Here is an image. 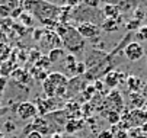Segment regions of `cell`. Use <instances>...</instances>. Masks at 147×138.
I'll return each mask as SVG.
<instances>
[{"mask_svg": "<svg viewBox=\"0 0 147 138\" xmlns=\"http://www.w3.org/2000/svg\"><path fill=\"white\" fill-rule=\"evenodd\" d=\"M55 33L61 39V48L67 51V54H80L85 48V39L79 33L76 26L70 23H58L55 26Z\"/></svg>", "mask_w": 147, "mask_h": 138, "instance_id": "cell-1", "label": "cell"}, {"mask_svg": "<svg viewBox=\"0 0 147 138\" xmlns=\"http://www.w3.org/2000/svg\"><path fill=\"white\" fill-rule=\"evenodd\" d=\"M34 17H36L39 23L45 26L44 29H47L48 26H51L50 29L54 31L55 26L58 25V15H60V6L47 2V0H36L32 10Z\"/></svg>", "mask_w": 147, "mask_h": 138, "instance_id": "cell-2", "label": "cell"}, {"mask_svg": "<svg viewBox=\"0 0 147 138\" xmlns=\"http://www.w3.org/2000/svg\"><path fill=\"white\" fill-rule=\"evenodd\" d=\"M16 115L20 118L22 121L25 122H29L31 119H35L38 116V109H36V105L34 102H29V100H25V102H20L16 108Z\"/></svg>", "mask_w": 147, "mask_h": 138, "instance_id": "cell-3", "label": "cell"}, {"mask_svg": "<svg viewBox=\"0 0 147 138\" xmlns=\"http://www.w3.org/2000/svg\"><path fill=\"white\" fill-rule=\"evenodd\" d=\"M76 29L83 36V39H95L96 41L100 33V26L95 22H80Z\"/></svg>", "mask_w": 147, "mask_h": 138, "instance_id": "cell-4", "label": "cell"}, {"mask_svg": "<svg viewBox=\"0 0 147 138\" xmlns=\"http://www.w3.org/2000/svg\"><path fill=\"white\" fill-rule=\"evenodd\" d=\"M124 54L127 57V60L131 61V63H136V61H140L141 58L144 57V48L140 42L134 41V42H130L124 50Z\"/></svg>", "mask_w": 147, "mask_h": 138, "instance_id": "cell-5", "label": "cell"}, {"mask_svg": "<svg viewBox=\"0 0 147 138\" xmlns=\"http://www.w3.org/2000/svg\"><path fill=\"white\" fill-rule=\"evenodd\" d=\"M107 103L111 105V109H109V111H115V112L119 113V111H121L122 106H124V100H122V97H121L119 92L114 90V92L107 97Z\"/></svg>", "mask_w": 147, "mask_h": 138, "instance_id": "cell-6", "label": "cell"}, {"mask_svg": "<svg viewBox=\"0 0 147 138\" xmlns=\"http://www.w3.org/2000/svg\"><path fill=\"white\" fill-rule=\"evenodd\" d=\"M121 23H122V16H118L117 19H103V22L99 26L100 29L107 32H114V31H118Z\"/></svg>", "mask_w": 147, "mask_h": 138, "instance_id": "cell-7", "label": "cell"}, {"mask_svg": "<svg viewBox=\"0 0 147 138\" xmlns=\"http://www.w3.org/2000/svg\"><path fill=\"white\" fill-rule=\"evenodd\" d=\"M61 66H63V68H64V71L66 73H69V74H76V66H77V60H76V57L73 55V54H67L66 57H64V60H63L61 63H60Z\"/></svg>", "mask_w": 147, "mask_h": 138, "instance_id": "cell-8", "label": "cell"}, {"mask_svg": "<svg viewBox=\"0 0 147 138\" xmlns=\"http://www.w3.org/2000/svg\"><path fill=\"white\" fill-rule=\"evenodd\" d=\"M100 13L103 15V19H117L118 16H121V12L118 10V7L109 3H103Z\"/></svg>", "mask_w": 147, "mask_h": 138, "instance_id": "cell-9", "label": "cell"}, {"mask_svg": "<svg viewBox=\"0 0 147 138\" xmlns=\"http://www.w3.org/2000/svg\"><path fill=\"white\" fill-rule=\"evenodd\" d=\"M66 55H67V52L63 48H54V50L48 51L47 57H48V60H50L51 64H58V63H61L63 60H64Z\"/></svg>", "mask_w": 147, "mask_h": 138, "instance_id": "cell-10", "label": "cell"}, {"mask_svg": "<svg viewBox=\"0 0 147 138\" xmlns=\"http://www.w3.org/2000/svg\"><path fill=\"white\" fill-rule=\"evenodd\" d=\"M12 78L13 80H16L19 84H24V83H28L31 80V74L28 71H25L24 68H16L12 71Z\"/></svg>", "mask_w": 147, "mask_h": 138, "instance_id": "cell-11", "label": "cell"}, {"mask_svg": "<svg viewBox=\"0 0 147 138\" xmlns=\"http://www.w3.org/2000/svg\"><path fill=\"white\" fill-rule=\"evenodd\" d=\"M102 3H109L118 7V10L122 12H128L133 7V2L131 0H102Z\"/></svg>", "mask_w": 147, "mask_h": 138, "instance_id": "cell-12", "label": "cell"}, {"mask_svg": "<svg viewBox=\"0 0 147 138\" xmlns=\"http://www.w3.org/2000/svg\"><path fill=\"white\" fill-rule=\"evenodd\" d=\"M83 125H85L83 119H67V122L64 125V129L69 134H74V132H79L83 128Z\"/></svg>", "mask_w": 147, "mask_h": 138, "instance_id": "cell-13", "label": "cell"}, {"mask_svg": "<svg viewBox=\"0 0 147 138\" xmlns=\"http://www.w3.org/2000/svg\"><path fill=\"white\" fill-rule=\"evenodd\" d=\"M127 84H128V89H130V90L137 92V90L141 87V80H140L138 77H136V76H130L128 80H127Z\"/></svg>", "mask_w": 147, "mask_h": 138, "instance_id": "cell-14", "label": "cell"}, {"mask_svg": "<svg viewBox=\"0 0 147 138\" xmlns=\"http://www.w3.org/2000/svg\"><path fill=\"white\" fill-rule=\"evenodd\" d=\"M118 78H119V73H108L107 77H105V82H107V84L109 87H115L118 84Z\"/></svg>", "mask_w": 147, "mask_h": 138, "instance_id": "cell-15", "label": "cell"}, {"mask_svg": "<svg viewBox=\"0 0 147 138\" xmlns=\"http://www.w3.org/2000/svg\"><path fill=\"white\" fill-rule=\"evenodd\" d=\"M19 19H20V22H22V25H25L26 28L34 25V16L29 12H22V15L19 16Z\"/></svg>", "mask_w": 147, "mask_h": 138, "instance_id": "cell-16", "label": "cell"}, {"mask_svg": "<svg viewBox=\"0 0 147 138\" xmlns=\"http://www.w3.org/2000/svg\"><path fill=\"white\" fill-rule=\"evenodd\" d=\"M103 116L107 118L108 122H111L112 125L118 124V122H119V119H121V116H119V113H118V112H115V111H109V109H108V112H107V113H103Z\"/></svg>", "mask_w": 147, "mask_h": 138, "instance_id": "cell-17", "label": "cell"}, {"mask_svg": "<svg viewBox=\"0 0 147 138\" xmlns=\"http://www.w3.org/2000/svg\"><path fill=\"white\" fill-rule=\"evenodd\" d=\"M32 76L35 77V78H38V80H41V82H44L45 78L48 77V73L45 71V70H42V68H38V67H35L34 70H32Z\"/></svg>", "mask_w": 147, "mask_h": 138, "instance_id": "cell-18", "label": "cell"}, {"mask_svg": "<svg viewBox=\"0 0 147 138\" xmlns=\"http://www.w3.org/2000/svg\"><path fill=\"white\" fill-rule=\"evenodd\" d=\"M18 2H19V6L22 7V10L31 12V10H32V7H34V5H35V2H36V0H18Z\"/></svg>", "mask_w": 147, "mask_h": 138, "instance_id": "cell-19", "label": "cell"}, {"mask_svg": "<svg viewBox=\"0 0 147 138\" xmlns=\"http://www.w3.org/2000/svg\"><path fill=\"white\" fill-rule=\"evenodd\" d=\"M10 54V48L6 44H0V63H3L7 60V57Z\"/></svg>", "mask_w": 147, "mask_h": 138, "instance_id": "cell-20", "label": "cell"}, {"mask_svg": "<svg viewBox=\"0 0 147 138\" xmlns=\"http://www.w3.org/2000/svg\"><path fill=\"white\" fill-rule=\"evenodd\" d=\"M136 38L138 41H147V25L146 26H140L136 32Z\"/></svg>", "mask_w": 147, "mask_h": 138, "instance_id": "cell-21", "label": "cell"}, {"mask_svg": "<svg viewBox=\"0 0 147 138\" xmlns=\"http://www.w3.org/2000/svg\"><path fill=\"white\" fill-rule=\"evenodd\" d=\"M82 2H83V5H86L92 9H98L99 5L102 3V0H82Z\"/></svg>", "mask_w": 147, "mask_h": 138, "instance_id": "cell-22", "label": "cell"}, {"mask_svg": "<svg viewBox=\"0 0 147 138\" xmlns=\"http://www.w3.org/2000/svg\"><path fill=\"white\" fill-rule=\"evenodd\" d=\"M125 26H127L128 31H133V29H138L141 25H140V21H137V19H133V21H130Z\"/></svg>", "mask_w": 147, "mask_h": 138, "instance_id": "cell-23", "label": "cell"}, {"mask_svg": "<svg viewBox=\"0 0 147 138\" xmlns=\"http://www.w3.org/2000/svg\"><path fill=\"white\" fill-rule=\"evenodd\" d=\"M98 138H115V137H114L112 129H105V131H100L98 134Z\"/></svg>", "mask_w": 147, "mask_h": 138, "instance_id": "cell-24", "label": "cell"}, {"mask_svg": "<svg viewBox=\"0 0 147 138\" xmlns=\"http://www.w3.org/2000/svg\"><path fill=\"white\" fill-rule=\"evenodd\" d=\"M114 137L115 138H130V134L125 129H119L118 132H114Z\"/></svg>", "mask_w": 147, "mask_h": 138, "instance_id": "cell-25", "label": "cell"}, {"mask_svg": "<svg viewBox=\"0 0 147 138\" xmlns=\"http://www.w3.org/2000/svg\"><path fill=\"white\" fill-rule=\"evenodd\" d=\"M12 13V10L9 9V7H6V6H3V5H0V16L2 17H6V16H9Z\"/></svg>", "mask_w": 147, "mask_h": 138, "instance_id": "cell-26", "label": "cell"}, {"mask_svg": "<svg viewBox=\"0 0 147 138\" xmlns=\"http://www.w3.org/2000/svg\"><path fill=\"white\" fill-rule=\"evenodd\" d=\"M86 71V66L85 63H79L77 61V66H76V74H83Z\"/></svg>", "mask_w": 147, "mask_h": 138, "instance_id": "cell-27", "label": "cell"}, {"mask_svg": "<svg viewBox=\"0 0 147 138\" xmlns=\"http://www.w3.org/2000/svg\"><path fill=\"white\" fill-rule=\"evenodd\" d=\"M26 138H44V137H42V134H41L39 131H31Z\"/></svg>", "mask_w": 147, "mask_h": 138, "instance_id": "cell-28", "label": "cell"}, {"mask_svg": "<svg viewBox=\"0 0 147 138\" xmlns=\"http://www.w3.org/2000/svg\"><path fill=\"white\" fill-rule=\"evenodd\" d=\"M15 124H12V122H6L5 124V129H6V132H12V131H15Z\"/></svg>", "mask_w": 147, "mask_h": 138, "instance_id": "cell-29", "label": "cell"}, {"mask_svg": "<svg viewBox=\"0 0 147 138\" xmlns=\"http://www.w3.org/2000/svg\"><path fill=\"white\" fill-rule=\"evenodd\" d=\"M136 15H137V16H136L137 21H140V19H143V17H144V12H143V10H140V9H138V10H136Z\"/></svg>", "mask_w": 147, "mask_h": 138, "instance_id": "cell-30", "label": "cell"}, {"mask_svg": "<svg viewBox=\"0 0 147 138\" xmlns=\"http://www.w3.org/2000/svg\"><path fill=\"white\" fill-rule=\"evenodd\" d=\"M140 129H141V131H143L144 134H147V121H146V122H144V124H143V125L140 127Z\"/></svg>", "mask_w": 147, "mask_h": 138, "instance_id": "cell-31", "label": "cell"}, {"mask_svg": "<svg viewBox=\"0 0 147 138\" xmlns=\"http://www.w3.org/2000/svg\"><path fill=\"white\" fill-rule=\"evenodd\" d=\"M9 138H18V137H9Z\"/></svg>", "mask_w": 147, "mask_h": 138, "instance_id": "cell-32", "label": "cell"}]
</instances>
